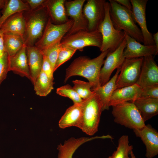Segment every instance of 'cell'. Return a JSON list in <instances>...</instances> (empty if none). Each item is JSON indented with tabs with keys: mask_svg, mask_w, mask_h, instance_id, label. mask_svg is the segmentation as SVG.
Wrapping results in <instances>:
<instances>
[{
	"mask_svg": "<svg viewBox=\"0 0 158 158\" xmlns=\"http://www.w3.org/2000/svg\"><path fill=\"white\" fill-rule=\"evenodd\" d=\"M109 51L102 52L97 57L90 59L86 56H80L75 59L66 70L64 82L72 76H80L86 78L93 85L91 89L100 86L99 75L104 59Z\"/></svg>",
	"mask_w": 158,
	"mask_h": 158,
	"instance_id": "obj_1",
	"label": "cell"
},
{
	"mask_svg": "<svg viewBox=\"0 0 158 158\" xmlns=\"http://www.w3.org/2000/svg\"><path fill=\"white\" fill-rule=\"evenodd\" d=\"M110 15L114 27L140 43H144L143 37L140 28L133 17L132 12L114 0H109Z\"/></svg>",
	"mask_w": 158,
	"mask_h": 158,
	"instance_id": "obj_2",
	"label": "cell"
},
{
	"mask_svg": "<svg viewBox=\"0 0 158 158\" xmlns=\"http://www.w3.org/2000/svg\"><path fill=\"white\" fill-rule=\"evenodd\" d=\"M26 12V15L24 14L26 29L23 38L26 46H33L42 37L49 17L42 6Z\"/></svg>",
	"mask_w": 158,
	"mask_h": 158,
	"instance_id": "obj_3",
	"label": "cell"
},
{
	"mask_svg": "<svg viewBox=\"0 0 158 158\" xmlns=\"http://www.w3.org/2000/svg\"><path fill=\"white\" fill-rule=\"evenodd\" d=\"M81 105L82 116L79 128L87 134L93 135L98 130L102 111L101 102L95 93L89 98L83 100Z\"/></svg>",
	"mask_w": 158,
	"mask_h": 158,
	"instance_id": "obj_4",
	"label": "cell"
},
{
	"mask_svg": "<svg viewBox=\"0 0 158 158\" xmlns=\"http://www.w3.org/2000/svg\"><path fill=\"white\" fill-rule=\"evenodd\" d=\"M102 35V42L100 51L107 50L111 52L116 49L125 38L126 34L123 31L116 28L114 25L110 15V4H106L104 19L98 29Z\"/></svg>",
	"mask_w": 158,
	"mask_h": 158,
	"instance_id": "obj_5",
	"label": "cell"
},
{
	"mask_svg": "<svg viewBox=\"0 0 158 158\" xmlns=\"http://www.w3.org/2000/svg\"><path fill=\"white\" fill-rule=\"evenodd\" d=\"M112 107V114L116 123L133 130L141 128L145 125L133 102H127Z\"/></svg>",
	"mask_w": 158,
	"mask_h": 158,
	"instance_id": "obj_6",
	"label": "cell"
},
{
	"mask_svg": "<svg viewBox=\"0 0 158 158\" xmlns=\"http://www.w3.org/2000/svg\"><path fill=\"white\" fill-rule=\"evenodd\" d=\"M102 38L99 29L93 31L82 30L73 34L64 36L61 41V46L82 51L89 46L101 47Z\"/></svg>",
	"mask_w": 158,
	"mask_h": 158,
	"instance_id": "obj_7",
	"label": "cell"
},
{
	"mask_svg": "<svg viewBox=\"0 0 158 158\" xmlns=\"http://www.w3.org/2000/svg\"><path fill=\"white\" fill-rule=\"evenodd\" d=\"M73 22V20L71 19L64 23L55 24L49 18L42 37L34 46L42 51L61 41L71 28Z\"/></svg>",
	"mask_w": 158,
	"mask_h": 158,
	"instance_id": "obj_8",
	"label": "cell"
},
{
	"mask_svg": "<svg viewBox=\"0 0 158 158\" xmlns=\"http://www.w3.org/2000/svg\"><path fill=\"white\" fill-rule=\"evenodd\" d=\"M143 57L126 59L116 82V89L136 84L140 76Z\"/></svg>",
	"mask_w": 158,
	"mask_h": 158,
	"instance_id": "obj_9",
	"label": "cell"
},
{
	"mask_svg": "<svg viewBox=\"0 0 158 158\" xmlns=\"http://www.w3.org/2000/svg\"><path fill=\"white\" fill-rule=\"evenodd\" d=\"M125 38L114 51L109 52L101 69L99 75L100 86H102L109 80L112 73L116 69L121 68L125 58L123 51L126 46Z\"/></svg>",
	"mask_w": 158,
	"mask_h": 158,
	"instance_id": "obj_10",
	"label": "cell"
},
{
	"mask_svg": "<svg viewBox=\"0 0 158 158\" xmlns=\"http://www.w3.org/2000/svg\"><path fill=\"white\" fill-rule=\"evenodd\" d=\"M107 1L105 0H88L84 6L83 11L88 22V30L99 29L105 16Z\"/></svg>",
	"mask_w": 158,
	"mask_h": 158,
	"instance_id": "obj_11",
	"label": "cell"
},
{
	"mask_svg": "<svg viewBox=\"0 0 158 158\" xmlns=\"http://www.w3.org/2000/svg\"><path fill=\"white\" fill-rule=\"evenodd\" d=\"M85 0H70L65 1V6L67 16L73 20L71 29L65 36L82 30H88V22L83 11Z\"/></svg>",
	"mask_w": 158,
	"mask_h": 158,
	"instance_id": "obj_12",
	"label": "cell"
},
{
	"mask_svg": "<svg viewBox=\"0 0 158 158\" xmlns=\"http://www.w3.org/2000/svg\"><path fill=\"white\" fill-rule=\"evenodd\" d=\"M133 19L140 27L143 39V44L154 45L152 34L148 30L146 18V9L148 0H130Z\"/></svg>",
	"mask_w": 158,
	"mask_h": 158,
	"instance_id": "obj_13",
	"label": "cell"
},
{
	"mask_svg": "<svg viewBox=\"0 0 158 158\" xmlns=\"http://www.w3.org/2000/svg\"><path fill=\"white\" fill-rule=\"evenodd\" d=\"M152 55L143 57L140 75L136 84L142 88L158 85V66Z\"/></svg>",
	"mask_w": 158,
	"mask_h": 158,
	"instance_id": "obj_14",
	"label": "cell"
},
{
	"mask_svg": "<svg viewBox=\"0 0 158 158\" xmlns=\"http://www.w3.org/2000/svg\"><path fill=\"white\" fill-rule=\"evenodd\" d=\"M135 135L140 138L146 147L145 156L152 158L158 154V132L150 124L133 130Z\"/></svg>",
	"mask_w": 158,
	"mask_h": 158,
	"instance_id": "obj_15",
	"label": "cell"
},
{
	"mask_svg": "<svg viewBox=\"0 0 158 158\" xmlns=\"http://www.w3.org/2000/svg\"><path fill=\"white\" fill-rule=\"evenodd\" d=\"M125 34L126 44L124 50L123 55L126 59L144 57L157 54L158 50L155 45L142 44L126 33Z\"/></svg>",
	"mask_w": 158,
	"mask_h": 158,
	"instance_id": "obj_16",
	"label": "cell"
},
{
	"mask_svg": "<svg viewBox=\"0 0 158 158\" xmlns=\"http://www.w3.org/2000/svg\"><path fill=\"white\" fill-rule=\"evenodd\" d=\"M8 71L21 77H25L30 80V77L26 53V45L14 55L8 57Z\"/></svg>",
	"mask_w": 158,
	"mask_h": 158,
	"instance_id": "obj_17",
	"label": "cell"
},
{
	"mask_svg": "<svg viewBox=\"0 0 158 158\" xmlns=\"http://www.w3.org/2000/svg\"><path fill=\"white\" fill-rule=\"evenodd\" d=\"M142 89L136 84L116 89L110 98L109 107L127 102H133L140 97Z\"/></svg>",
	"mask_w": 158,
	"mask_h": 158,
	"instance_id": "obj_18",
	"label": "cell"
},
{
	"mask_svg": "<svg viewBox=\"0 0 158 158\" xmlns=\"http://www.w3.org/2000/svg\"><path fill=\"white\" fill-rule=\"evenodd\" d=\"M107 136H96L91 138L82 137L76 138L72 137L66 140L63 144L58 145V158H73V154L77 149L87 142L96 139L107 138Z\"/></svg>",
	"mask_w": 158,
	"mask_h": 158,
	"instance_id": "obj_19",
	"label": "cell"
},
{
	"mask_svg": "<svg viewBox=\"0 0 158 158\" xmlns=\"http://www.w3.org/2000/svg\"><path fill=\"white\" fill-rule=\"evenodd\" d=\"M26 53L30 80L33 85L42 70L43 55L41 51L35 46H26Z\"/></svg>",
	"mask_w": 158,
	"mask_h": 158,
	"instance_id": "obj_20",
	"label": "cell"
},
{
	"mask_svg": "<svg viewBox=\"0 0 158 158\" xmlns=\"http://www.w3.org/2000/svg\"><path fill=\"white\" fill-rule=\"evenodd\" d=\"M65 0H45L42 6L45 8L51 21L57 24L64 23L69 20L65 6Z\"/></svg>",
	"mask_w": 158,
	"mask_h": 158,
	"instance_id": "obj_21",
	"label": "cell"
},
{
	"mask_svg": "<svg viewBox=\"0 0 158 158\" xmlns=\"http://www.w3.org/2000/svg\"><path fill=\"white\" fill-rule=\"evenodd\" d=\"M24 12L16 13L6 20L0 29L4 34L17 35L23 37L26 29Z\"/></svg>",
	"mask_w": 158,
	"mask_h": 158,
	"instance_id": "obj_22",
	"label": "cell"
},
{
	"mask_svg": "<svg viewBox=\"0 0 158 158\" xmlns=\"http://www.w3.org/2000/svg\"><path fill=\"white\" fill-rule=\"evenodd\" d=\"M132 102L145 122L158 114V99L139 97Z\"/></svg>",
	"mask_w": 158,
	"mask_h": 158,
	"instance_id": "obj_23",
	"label": "cell"
},
{
	"mask_svg": "<svg viewBox=\"0 0 158 158\" xmlns=\"http://www.w3.org/2000/svg\"><path fill=\"white\" fill-rule=\"evenodd\" d=\"M114 76L105 84L93 89L97 95L101 102L102 111L109 109V102L113 92L116 90V82L121 68L117 69Z\"/></svg>",
	"mask_w": 158,
	"mask_h": 158,
	"instance_id": "obj_24",
	"label": "cell"
},
{
	"mask_svg": "<svg viewBox=\"0 0 158 158\" xmlns=\"http://www.w3.org/2000/svg\"><path fill=\"white\" fill-rule=\"evenodd\" d=\"M82 116L81 104H73L66 109L60 118L59 122V126L62 129L71 126L79 128Z\"/></svg>",
	"mask_w": 158,
	"mask_h": 158,
	"instance_id": "obj_25",
	"label": "cell"
},
{
	"mask_svg": "<svg viewBox=\"0 0 158 158\" xmlns=\"http://www.w3.org/2000/svg\"><path fill=\"white\" fill-rule=\"evenodd\" d=\"M30 11L28 4L20 0H6L1 11L0 17V29L3 23L14 14L22 11Z\"/></svg>",
	"mask_w": 158,
	"mask_h": 158,
	"instance_id": "obj_26",
	"label": "cell"
},
{
	"mask_svg": "<svg viewBox=\"0 0 158 158\" xmlns=\"http://www.w3.org/2000/svg\"><path fill=\"white\" fill-rule=\"evenodd\" d=\"M4 51L9 56L15 55L25 44L23 37L17 35L4 34Z\"/></svg>",
	"mask_w": 158,
	"mask_h": 158,
	"instance_id": "obj_27",
	"label": "cell"
},
{
	"mask_svg": "<svg viewBox=\"0 0 158 158\" xmlns=\"http://www.w3.org/2000/svg\"><path fill=\"white\" fill-rule=\"evenodd\" d=\"M53 81L41 70L33 84L35 93L40 96H46L54 89Z\"/></svg>",
	"mask_w": 158,
	"mask_h": 158,
	"instance_id": "obj_28",
	"label": "cell"
},
{
	"mask_svg": "<svg viewBox=\"0 0 158 158\" xmlns=\"http://www.w3.org/2000/svg\"><path fill=\"white\" fill-rule=\"evenodd\" d=\"M133 149V146L129 143L128 135H123L118 140L116 150L108 158H131L129 155Z\"/></svg>",
	"mask_w": 158,
	"mask_h": 158,
	"instance_id": "obj_29",
	"label": "cell"
},
{
	"mask_svg": "<svg viewBox=\"0 0 158 158\" xmlns=\"http://www.w3.org/2000/svg\"><path fill=\"white\" fill-rule=\"evenodd\" d=\"M73 89L83 100L87 99L94 95L95 93L91 89L93 85L90 82L76 80L73 81Z\"/></svg>",
	"mask_w": 158,
	"mask_h": 158,
	"instance_id": "obj_30",
	"label": "cell"
},
{
	"mask_svg": "<svg viewBox=\"0 0 158 158\" xmlns=\"http://www.w3.org/2000/svg\"><path fill=\"white\" fill-rule=\"evenodd\" d=\"M61 41H59L54 44L41 51L43 55L47 58L50 63L54 72L55 64L62 47Z\"/></svg>",
	"mask_w": 158,
	"mask_h": 158,
	"instance_id": "obj_31",
	"label": "cell"
},
{
	"mask_svg": "<svg viewBox=\"0 0 158 158\" xmlns=\"http://www.w3.org/2000/svg\"><path fill=\"white\" fill-rule=\"evenodd\" d=\"M56 92L60 95L69 98L73 101V104H81L83 101L73 87L68 84L57 88Z\"/></svg>",
	"mask_w": 158,
	"mask_h": 158,
	"instance_id": "obj_32",
	"label": "cell"
},
{
	"mask_svg": "<svg viewBox=\"0 0 158 158\" xmlns=\"http://www.w3.org/2000/svg\"><path fill=\"white\" fill-rule=\"evenodd\" d=\"M76 51L72 48L62 46L55 64L54 72L61 65L70 59Z\"/></svg>",
	"mask_w": 158,
	"mask_h": 158,
	"instance_id": "obj_33",
	"label": "cell"
},
{
	"mask_svg": "<svg viewBox=\"0 0 158 158\" xmlns=\"http://www.w3.org/2000/svg\"><path fill=\"white\" fill-rule=\"evenodd\" d=\"M8 54L4 52L0 58V85L7 76L8 71Z\"/></svg>",
	"mask_w": 158,
	"mask_h": 158,
	"instance_id": "obj_34",
	"label": "cell"
},
{
	"mask_svg": "<svg viewBox=\"0 0 158 158\" xmlns=\"http://www.w3.org/2000/svg\"><path fill=\"white\" fill-rule=\"evenodd\" d=\"M142 89L140 97L158 99V85L148 86Z\"/></svg>",
	"mask_w": 158,
	"mask_h": 158,
	"instance_id": "obj_35",
	"label": "cell"
},
{
	"mask_svg": "<svg viewBox=\"0 0 158 158\" xmlns=\"http://www.w3.org/2000/svg\"><path fill=\"white\" fill-rule=\"evenodd\" d=\"M43 57L42 70L45 73L50 79L53 81L54 72L47 58L43 55Z\"/></svg>",
	"mask_w": 158,
	"mask_h": 158,
	"instance_id": "obj_36",
	"label": "cell"
},
{
	"mask_svg": "<svg viewBox=\"0 0 158 158\" xmlns=\"http://www.w3.org/2000/svg\"><path fill=\"white\" fill-rule=\"evenodd\" d=\"M45 0H24L28 4L30 11H33L42 6Z\"/></svg>",
	"mask_w": 158,
	"mask_h": 158,
	"instance_id": "obj_37",
	"label": "cell"
},
{
	"mask_svg": "<svg viewBox=\"0 0 158 158\" xmlns=\"http://www.w3.org/2000/svg\"><path fill=\"white\" fill-rule=\"evenodd\" d=\"M115 1L121 5L132 11V5L130 0H114Z\"/></svg>",
	"mask_w": 158,
	"mask_h": 158,
	"instance_id": "obj_38",
	"label": "cell"
},
{
	"mask_svg": "<svg viewBox=\"0 0 158 158\" xmlns=\"http://www.w3.org/2000/svg\"><path fill=\"white\" fill-rule=\"evenodd\" d=\"M4 34L0 29V58L3 56L5 52L4 40Z\"/></svg>",
	"mask_w": 158,
	"mask_h": 158,
	"instance_id": "obj_39",
	"label": "cell"
},
{
	"mask_svg": "<svg viewBox=\"0 0 158 158\" xmlns=\"http://www.w3.org/2000/svg\"><path fill=\"white\" fill-rule=\"evenodd\" d=\"M152 36L154 44L158 50V32L154 34Z\"/></svg>",
	"mask_w": 158,
	"mask_h": 158,
	"instance_id": "obj_40",
	"label": "cell"
},
{
	"mask_svg": "<svg viewBox=\"0 0 158 158\" xmlns=\"http://www.w3.org/2000/svg\"><path fill=\"white\" fill-rule=\"evenodd\" d=\"M6 0H0V17L1 16V11L3 8Z\"/></svg>",
	"mask_w": 158,
	"mask_h": 158,
	"instance_id": "obj_41",
	"label": "cell"
},
{
	"mask_svg": "<svg viewBox=\"0 0 158 158\" xmlns=\"http://www.w3.org/2000/svg\"><path fill=\"white\" fill-rule=\"evenodd\" d=\"M130 155L131 158H136L133 153V150L131 151L130 152Z\"/></svg>",
	"mask_w": 158,
	"mask_h": 158,
	"instance_id": "obj_42",
	"label": "cell"
}]
</instances>
